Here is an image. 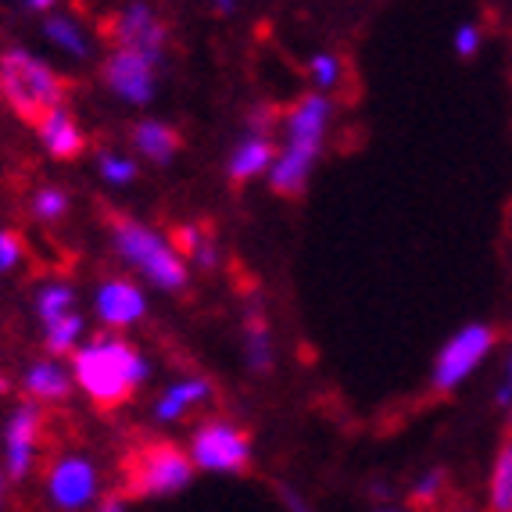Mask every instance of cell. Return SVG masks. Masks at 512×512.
<instances>
[{"label":"cell","mask_w":512,"mask_h":512,"mask_svg":"<svg viewBox=\"0 0 512 512\" xmlns=\"http://www.w3.org/2000/svg\"><path fill=\"white\" fill-rule=\"evenodd\" d=\"M72 380L83 387L90 402L115 409L129 402L147 380V359L115 333H101L72 351Z\"/></svg>","instance_id":"cell-1"},{"label":"cell","mask_w":512,"mask_h":512,"mask_svg":"<svg viewBox=\"0 0 512 512\" xmlns=\"http://www.w3.org/2000/svg\"><path fill=\"white\" fill-rule=\"evenodd\" d=\"M330 108L333 104L326 94H305L283 115V151L276 154V165L269 169V187L280 197H298L305 190L312 165L323 151Z\"/></svg>","instance_id":"cell-2"},{"label":"cell","mask_w":512,"mask_h":512,"mask_svg":"<svg viewBox=\"0 0 512 512\" xmlns=\"http://www.w3.org/2000/svg\"><path fill=\"white\" fill-rule=\"evenodd\" d=\"M0 97L22 122H40L47 111L65 108V83L36 54L11 47L0 54Z\"/></svg>","instance_id":"cell-3"},{"label":"cell","mask_w":512,"mask_h":512,"mask_svg":"<svg viewBox=\"0 0 512 512\" xmlns=\"http://www.w3.org/2000/svg\"><path fill=\"white\" fill-rule=\"evenodd\" d=\"M111 248L158 291H183L187 287V262L176 255L172 240H165L162 233L144 226V222L129 219V215H115L111 219Z\"/></svg>","instance_id":"cell-4"},{"label":"cell","mask_w":512,"mask_h":512,"mask_svg":"<svg viewBox=\"0 0 512 512\" xmlns=\"http://www.w3.org/2000/svg\"><path fill=\"white\" fill-rule=\"evenodd\" d=\"M194 480V462L172 441H147L126 462V495L129 498H165L176 495Z\"/></svg>","instance_id":"cell-5"},{"label":"cell","mask_w":512,"mask_h":512,"mask_svg":"<svg viewBox=\"0 0 512 512\" xmlns=\"http://www.w3.org/2000/svg\"><path fill=\"white\" fill-rule=\"evenodd\" d=\"M495 337V326L487 323H470L455 330L434 359V376L430 380H434L437 391H455L462 380H470L480 362L495 351Z\"/></svg>","instance_id":"cell-6"},{"label":"cell","mask_w":512,"mask_h":512,"mask_svg":"<svg viewBox=\"0 0 512 512\" xmlns=\"http://www.w3.org/2000/svg\"><path fill=\"white\" fill-rule=\"evenodd\" d=\"M190 462L194 470L208 473H240L251 462V437L226 419H208L194 430L190 441Z\"/></svg>","instance_id":"cell-7"},{"label":"cell","mask_w":512,"mask_h":512,"mask_svg":"<svg viewBox=\"0 0 512 512\" xmlns=\"http://www.w3.org/2000/svg\"><path fill=\"white\" fill-rule=\"evenodd\" d=\"M104 29H108L111 51H133L140 58H151L162 65L169 29L151 4H122Z\"/></svg>","instance_id":"cell-8"},{"label":"cell","mask_w":512,"mask_h":512,"mask_svg":"<svg viewBox=\"0 0 512 512\" xmlns=\"http://www.w3.org/2000/svg\"><path fill=\"white\" fill-rule=\"evenodd\" d=\"M104 83L115 97L129 104H151L158 94V61L133 51H111L104 58Z\"/></svg>","instance_id":"cell-9"},{"label":"cell","mask_w":512,"mask_h":512,"mask_svg":"<svg viewBox=\"0 0 512 512\" xmlns=\"http://www.w3.org/2000/svg\"><path fill=\"white\" fill-rule=\"evenodd\" d=\"M47 495L58 509L76 512L97 498V466L83 455H65L47 473Z\"/></svg>","instance_id":"cell-10"},{"label":"cell","mask_w":512,"mask_h":512,"mask_svg":"<svg viewBox=\"0 0 512 512\" xmlns=\"http://www.w3.org/2000/svg\"><path fill=\"white\" fill-rule=\"evenodd\" d=\"M40 405L26 402L18 405L8 416V427H4V473L11 480H22L33 470L36 459V441H40Z\"/></svg>","instance_id":"cell-11"},{"label":"cell","mask_w":512,"mask_h":512,"mask_svg":"<svg viewBox=\"0 0 512 512\" xmlns=\"http://www.w3.org/2000/svg\"><path fill=\"white\" fill-rule=\"evenodd\" d=\"M97 319L111 330H126V326L140 323L147 316V298L137 283L129 280H108L97 287L94 294Z\"/></svg>","instance_id":"cell-12"},{"label":"cell","mask_w":512,"mask_h":512,"mask_svg":"<svg viewBox=\"0 0 512 512\" xmlns=\"http://www.w3.org/2000/svg\"><path fill=\"white\" fill-rule=\"evenodd\" d=\"M276 165V147L269 137H255V133H244L237 140V147L226 158V172H230L233 183H248L258 176H269V169Z\"/></svg>","instance_id":"cell-13"},{"label":"cell","mask_w":512,"mask_h":512,"mask_svg":"<svg viewBox=\"0 0 512 512\" xmlns=\"http://www.w3.org/2000/svg\"><path fill=\"white\" fill-rule=\"evenodd\" d=\"M36 133H40V144L47 147V154H51V158L72 162V158H79V154H83V144H86L83 129L76 126V119H72L65 108L47 111V115L36 122Z\"/></svg>","instance_id":"cell-14"},{"label":"cell","mask_w":512,"mask_h":512,"mask_svg":"<svg viewBox=\"0 0 512 512\" xmlns=\"http://www.w3.org/2000/svg\"><path fill=\"white\" fill-rule=\"evenodd\" d=\"M208 394H212V384H208L205 376L176 380V384L165 387L162 398L154 402V419H158V423H180L194 405L208 402Z\"/></svg>","instance_id":"cell-15"},{"label":"cell","mask_w":512,"mask_h":512,"mask_svg":"<svg viewBox=\"0 0 512 512\" xmlns=\"http://www.w3.org/2000/svg\"><path fill=\"white\" fill-rule=\"evenodd\" d=\"M22 387H26V394L33 398V405L36 402H65L72 391V373L61 366L58 359H40L26 369Z\"/></svg>","instance_id":"cell-16"},{"label":"cell","mask_w":512,"mask_h":512,"mask_svg":"<svg viewBox=\"0 0 512 512\" xmlns=\"http://www.w3.org/2000/svg\"><path fill=\"white\" fill-rule=\"evenodd\" d=\"M43 36H47L58 51L69 54V58H90V54H94V40L86 36L83 22H76L69 11H51V15L43 18Z\"/></svg>","instance_id":"cell-17"},{"label":"cell","mask_w":512,"mask_h":512,"mask_svg":"<svg viewBox=\"0 0 512 512\" xmlns=\"http://www.w3.org/2000/svg\"><path fill=\"white\" fill-rule=\"evenodd\" d=\"M133 144H137V151L144 154L147 162L169 165L176 158V151H180V133L158 119H147L133 129Z\"/></svg>","instance_id":"cell-18"},{"label":"cell","mask_w":512,"mask_h":512,"mask_svg":"<svg viewBox=\"0 0 512 512\" xmlns=\"http://www.w3.org/2000/svg\"><path fill=\"white\" fill-rule=\"evenodd\" d=\"M244 355H248V366L255 373H269V366H273V333L265 326L262 305H255V301L244 316Z\"/></svg>","instance_id":"cell-19"},{"label":"cell","mask_w":512,"mask_h":512,"mask_svg":"<svg viewBox=\"0 0 512 512\" xmlns=\"http://www.w3.org/2000/svg\"><path fill=\"white\" fill-rule=\"evenodd\" d=\"M487 505H491V512L512 509V437L498 448V455H495L491 484H487Z\"/></svg>","instance_id":"cell-20"},{"label":"cell","mask_w":512,"mask_h":512,"mask_svg":"<svg viewBox=\"0 0 512 512\" xmlns=\"http://www.w3.org/2000/svg\"><path fill=\"white\" fill-rule=\"evenodd\" d=\"M76 312V291L69 283H47L36 291V316H40L43 326L58 323V319L72 316Z\"/></svg>","instance_id":"cell-21"},{"label":"cell","mask_w":512,"mask_h":512,"mask_svg":"<svg viewBox=\"0 0 512 512\" xmlns=\"http://www.w3.org/2000/svg\"><path fill=\"white\" fill-rule=\"evenodd\" d=\"M47 330V351H51L54 359H61V355H69V351L79 348V333H83V316L79 312H72V316L58 319V323L43 326Z\"/></svg>","instance_id":"cell-22"},{"label":"cell","mask_w":512,"mask_h":512,"mask_svg":"<svg viewBox=\"0 0 512 512\" xmlns=\"http://www.w3.org/2000/svg\"><path fill=\"white\" fill-rule=\"evenodd\" d=\"M97 169H101V176L111 183V187H129V183L137 180V162L126 158V154L104 151L101 158H97Z\"/></svg>","instance_id":"cell-23"},{"label":"cell","mask_w":512,"mask_h":512,"mask_svg":"<svg viewBox=\"0 0 512 512\" xmlns=\"http://www.w3.org/2000/svg\"><path fill=\"white\" fill-rule=\"evenodd\" d=\"M69 212V194L61 187H40L33 194V215L43 222H58L61 215Z\"/></svg>","instance_id":"cell-24"},{"label":"cell","mask_w":512,"mask_h":512,"mask_svg":"<svg viewBox=\"0 0 512 512\" xmlns=\"http://www.w3.org/2000/svg\"><path fill=\"white\" fill-rule=\"evenodd\" d=\"M308 76L316 83V94H326V90H333V86L341 83V58L330 51L316 54V58L308 61Z\"/></svg>","instance_id":"cell-25"},{"label":"cell","mask_w":512,"mask_h":512,"mask_svg":"<svg viewBox=\"0 0 512 512\" xmlns=\"http://www.w3.org/2000/svg\"><path fill=\"white\" fill-rule=\"evenodd\" d=\"M441 491H444V470H430L423 473V477L412 484L409 498L416 509H437V502H441Z\"/></svg>","instance_id":"cell-26"},{"label":"cell","mask_w":512,"mask_h":512,"mask_svg":"<svg viewBox=\"0 0 512 512\" xmlns=\"http://www.w3.org/2000/svg\"><path fill=\"white\" fill-rule=\"evenodd\" d=\"M208 244V233L201 230V226H194V222H183V226H176L172 230V248H176V255L187 262V258H197V251Z\"/></svg>","instance_id":"cell-27"},{"label":"cell","mask_w":512,"mask_h":512,"mask_svg":"<svg viewBox=\"0 0 512 512\" xmlns=\"http://www.w3.org/2000/svg\"><path fill=\"white\" fill-rule=\"evenodd\" d=\"M22 255H26L22 240H18L15 233L0 230V273H11V269L22 262Z\"/></svg>","instance_id":"cell-28"},{"label":"cell","mask_w":512,"mask_h":512,"mask_svg":"<svg viewBox=\"0 0 512 512\" xmlns=\"http://www.w3.org/2000/svg\"><path fill=\"white\" fill-rule=\"evenodd\" d=\"M455 51H459V58H473L480 51V29L470 26V22L455 29Z\"/></svg>","instance_id":"cell-29"},{"label":"cell","mask_w":512,"mask_h":512,"mask_svg":"<svg viewBox=\"0 0 512 512\" xmlns=\"http://www.w3.org/2000/svg\"><path fill=\"white\" fill-rule=\"evenodd\" d=\"M495 402L505 405V409L512 405V348H509V355H505V366H502V380H498Z\"/></svg>","instance_id":"cell-30"},{"label":"cell","mask_w":512,"mask_h":512,"mask_svg":"<svg viewBox=\"0 0 512 512\" xmlns=\"http://www.w3.org/2000/svg\"><path fill=\"white\" fill-rule=\"evenodd\" d=\"M280 495H283V505H287V509H291V512H312V509H308L305 498H301L298 491H291V487H283Z\"/></svg>","instance_id":"cell-31"},{"label":"cell","mask_w":512,"mask_h":512,"mask_svg":"<svg viewBox=\"0 0 512 512\" xmlns=\"http://www.w3.org/2000/svg\"><path fill=\"white\" fill-rule=\"evenodd\" d=\"M97 512H129V509H126V498H119V495L101 498V505H97Z\"/></svg>","instance_id":"cell-32"},{"label":"cell","mask_w":512,"mask_h":512,"mask_svg":"<svg viewBox=\"0 0 512 512\" xmlns=\"http://www.w3.org/2000/svg\"><path fill=\"white\" fill-rule=\"evenodd\" d=\"M215 11H222V15H233V11H237V4H215Z\"/></svg>","instance_id":"cell-33"},{"label":"cell","mask_w":512,"mask_h":512,"mask_svg":"<svg viewBox=\"0 0 512 512\" xmlns=\"http://www.w3.org/2000/svg\"><path fill=\"white\" fill-rule=\"evenodd\" d=\"M448 512H473V509H448Z\"/></svg>","instance_id":"cell-34"},{"label":"cell","mask_w":512,"mask_h":512,"mask_svg":"<svg viewBox=\"0 0 512 512\" xmlns=\"http://www.w3.org/2000/svg\"><path fill=\"white\" fill-rule=\"evenodd\" d=\"M509 430H512V405H509Z\"/></svg>","instance_id":"cell-35"},{"label":"cell","mask_w":512,"mask_h":512,"mask_svg":"<svg viewBox=\"0 0 512 512\" xmlns=\"http://www.w3.org/2000/svg\"><path fill=\"white\" fill-rule=\"evenodd\" d=\"M380 512H402V509H380Z\"/></svg>","instance_id":"cell-36"},{"label":"cell","mask_w":512,"mask_h":512,"mask_svg":"<svg viewBox=\"0 0 512 512\" xmlns=\"http://www.w3.org/2000/svg\"><path fill=\"white\" fill-rule=\"evenodd\" d=\"M509 512H512V509H509Z\"/></svg>","instance_id":"cell-37"}]
</instances>
